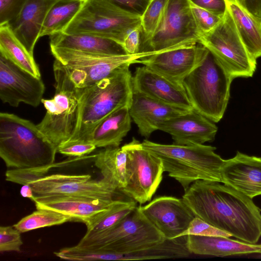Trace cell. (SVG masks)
<instances>
[{
	"instance_id": "19",
	"label": "cell",
	"mask_w": 261,
	"mask_h": 261,
	"mask_svg": "<svg viewBox=\"0 0 261 261\" xmlns=\"http://www.w3.org/2000/svg\"><path fill=\"white\" fill-rule=\"evenodd\" d=\"M222 183L251 199L261 196V158L238 151L225 160L221 170Z\"/></svg>"
},
{
	"instance_id": "16",
	"label": "cell",
	"mask_w": 261,
	"mask_h": 261,
	"mask_svg": "<svg viewBox=\"0 0 261 261\" xmlns=\"http://www.w3.org/2000/svg\"><path fill=\"white\" fill-rule=\"evenodd\" d=\"M206 49L198 43L164 50L140 59L137 63L172 81L181 83L201 61Z\"/></svg>"
},
{
	"instance_id": "3",
	"label": "cell",
	"mask_w": 261,
	"mask_h": 261,
	"mask_svg": "<svg viewBox=\"0 0 261 261\" xmlns=\"http://www.w3.org/2000/svg\"><path fill=\"white\" fill-rule=\"evenodd\" d=\"M146 150L162 161L164 172L186 190L198 180L222 183L221 170L225 160L215 152L216 148L204 144H163L144 140Z\"/></svg>"
},
{
	"instance_id": "24",
	"label": "cell",
	"mask_w": 261,
	"mask_h": 261,
	"mask_svg": "<svg viewBox=\"0 0 261 261\" xmlns=\"http://www.w3.org/2000/svg\"><path fill=\"white\" fill-rule=\"evenodd\" d=\"M50 37V47L108 56L127 55L123 45L114 40L83 33H56ZM129 55V54H128Z\"/></svg>"
},
{
	"instance_id": "15",
	"label": "cell",
	"mask_w": 261,
	"mask_h": 261,
	"mask_svg": "<svg viewBox=\"0 0 261 261\" xmlns=\"http://www.w3.org/2000/svg\"><path fill=\"white\" fill-rule=\"evenodd\" d=\"M138 208L166 239L181 237L195 217L182 199L172 196L156 197Z\"/></svg>"
},
{
	"instance_id": "14",
	"label": "cell",
	"mask_w": 261,
	"mask_h": 261,
	"mask_svg": "<svg viewBox=\"0 0 261 261\" xmlns=\"http://www.w3.org/2000/svg\"><path fill=\"white\" fill-rule=\"evenodd\" d=\"M45 86L38 77L0 53V98L3 103L17 107L23 102L37 107L41 102Z\"/></svg>"
},
{
	"instance_id": "6",
	"label": "cell",
	"mask_w": 261,
	"mask_h": 261,
	"mask_svg": "<svg viewBox=\"0 0 261 261\" xmlns=\"http://www.w3.org/2000/svg\"><path fill=\"white\" fill-rule=\"evenodd\" d=\"M53 70L55 94L51 99L42 98L41 102L46 112L37 126L57 150L60 145L70 140L76 132L83 89L75 86L56 59Z\"/></svg>"
},
{
	"instance_id": "9",
	"label": "cell",
	"mask_w": 261,
	"mask_h": 261,
	"mask_svg": "<svg viewBox=\"0 0 261 261\" xmlns=\"http://www.w3.org/2000/svg\"><path fill=\"white\" fill-rule=\"evenodd\" d=\"M165 240L137 206L111 228L99 233L85 234L77 245L126 254L155 246Z\"/></svg>"
},
{
	"instance_id": "11",
	"label": "cell",
	"mask_w": 261,
	"mask_h": 261,
	"mask_svg": "<svg viewBox=\"0 0 261 261\" xmlns=\"http://www.w3.org/2000/svg\"><path fill=\"white\" fill-rule=\"evenodd\" d=\"M50 50L75 86L81 89L93 86L124 64L137 63L140 59L162 51L108 56L54 47H50Z\"/></svg>"
},
{
	"instance_id": "41",
	"label": "cell",
	"mask_w": 261,
	"mask_h": 261,
	"mask_svg": "<svg viewBox=\"0 0 261 261\" xmlns=\"http://www.w3.org/2000/svg\"><path fill=\"white\" fill-rule=\"evenodd\" d=\"M253 16L261 19V0H234Z\"/></svg>"
},
{
	"instance_id": "30",
	"label": "cell",
	"mask_w": 261,
	"mask_h": 261,
	"mask_svg": "<svg viewBox=\"0 0 261 261\" xmlns=\"http://www.w3.org/2000/svg\"><path fill=\"white\" fill-rule=\"evenodd\" d=\"M86 0H59L48 11L40 37L63 32L79 11Z\"/></svg>"
},
{
	"instance_id": "12",
	"label": "cell",
	"mask_w": 261,
	"mask_h": 261,
	"mask_svg": "<svg viewBox=\"0 0 261 261\" xmlns=\"http://www.w3.org/2000/svg\"><path fill=\"white\" fill-rule=\"evenodd\" d=\"M201 32L190 0H169L152 36L140 52L161 51L199 43Z\"/></svg>"
},
{
	"instance_id": "22",
	"label": "cell",
	"mask_w": 261,
	"mask_h": 261,
	"mask_svg": "<svg viewBox=\"0 0 261 261\" xmlns=\"http://www.w3.org/2000/svg\"><path fill=\"white\" fill-rule=\"evenodd\" d=\"M58 1L27 0L17 17L8 24L32 56L47 13Z\"/></svg>"
},
{
	"instance_id": "28",
	"label": "cell",
	"mask_w": 261,
	"mask_h": 261,
	"mask_svg": "<svg viewBox=\"0 0 261 261\" xmlns=\"http://www.w3.org/2000/svg\"><path fill=\"white\" fill-rule=\"evenodd\" d=\"M0 53L34 76L41 77L33 56L17 39L8 25L0 26Z\"/></svg>"
},
{
	"instance_id": "34",
	"label": "cell",
	"mask_w": 261,
	"mask_h": 261,
	"mask_svg": "<svg viewBox=\"0 0 261 261\" xmlns=\"http://www.w3.org/2000/svg\"><path fill=\"white\" fill-rule=\"evenodd\" d=\"M20 232L13 226L0 227V252H20L23 244Z\"/></svg>"
},
{
	"instance_id": "31",
	"label": "cell",
	"mask_w": 261,
	"mask_h": 261,
	"mask_svg": "<svg viewBox=\"0 0 261 261\" xmlns=\"http://www.w3.org/2000/svg\"><path fill=\"white\" fill-rule=\"evenodd\" d=\"M72 220L67 215L55 211L37 209L20 219L13 226L21 233L47 226L60 225Z\"/></svg>"
},
{
	"instance_id": "26",
	"label": "cell",
	"mask_w": 261,
	"mask_h": 261,
	"mask_svg": "<svg viewBox=\"0 0 261 261\" xmlns=\"http://www.w3.org/2000/svg\"><path fill=\"white\" fill-rule=\"evenodd\" d=\"M239 35L249 53L261 57V19L253 16L234 0H225Z\"/></svg>"
},
{
	"instance_id": "20",
	"label": "cell",
	"mask_w": 261,
	"mask_h": 261,
	"mask_svg": "<svg viewBox=\"0 0 261 261\" xmlns=\"http://www.w3.org/2000/svg\"><path fill=\"white\" fill-rule=\"evenodd\" d=\"M190 110L163 103L134 90L129 107L140 134L146 138L164 121Z\"/></svg>"
},
{
	"instance_id": "4",
	"label": "cell",
	"mask_w": 261,
	"mask_h": 261,
	"mask_svg": "<svg viewBox=\"0 0 261 261\" xmlns=\"http://www.w3.org/2000/svg\"><path fill=\"white\" fill-rule=\"evenodd\" d=\"M130 64H123L109 76L83 89L76 130L69 141H85L107 115L121 107H129L133 93Z\"/></svg>"
},
{
	"instance_id": "5",
	"label": "cell",
	"mask_w": 261,
	"mask_h": 261,
	"mask_svg": "<svg viewBox=\"0 0 261 261\" xmlns=\"http://www.w3.org/2000/svg\"><path fill=\"white\" fill-rule=\"evenodd\" d=\"M233 79L214 56L206 50L181 84L193 109L214 123L223 117Z\"/></svg>"
},
{
	"instance_id": "29",
	"label": "cell",
	"mask_w": 261,
	"mask_h": 261,
	"mask_svg": "<svg viewBox=\"0 0 261 261\" xmlns=\"http://www.w3.org/2000/svg\"><path fill=\"white\" fill-rule=\"evenodd\" d=\"M136 207L137 202L132 199H116L108 208L85 221L86 234L99 233L111 228L130 214Z\"/></svg>"
},
{
	"instance_id": "21",
	"label": "cell",
	"mask_w": 261,
	"mask_h": 261,
	"mask_svg": "<svg viewBox=\"0 0 261 261\" xmlns=\"http://www.w3.org/2000/svg\"><path fill=\"white\" fill-rule=\"evenodd\" d=\"M117 199L104 200L73 195L35 196L37 209H47L67 215L72 220L85 222L96 214L107 209Z\"/></svg>"
},
{
	"instance_id": "42",
	"label": "cell",
	"mask_w": 261,
	"mask_h": 261,
	"mask_svg": "<svg viewBox=\"0 0 261 261\" xmlns=\"http://www.w3.org/2000/svg\"><path fill=\"white\" fill-rule=\"evenodd\" d=\"M20 195L24 198H27L34 201L35 198V194L34 191L30 185L28 184L22 185L20 190Z\"/></svg>"
},
{
	"instance_id": "2",
	"label": "cell",
	"mask_w": 261,
	"mask_h": 261,
	"mask_svg": "<svg viewBox=\"0 0 261 261\" xmlns=\"http://www.w3.org/2000/svg\"><path fill=\"white\" fill-rule=\"evenodd\" d=\"M57 150L37 125L11 113L0 114V156L8 168H34L55 163Z\"/></svg>"
},
{
	"instance_id": "23",
	"label": "cell",
	"mask_w": 261,
	"mask_h": 261,
	"mask_svg": "<svg viewBox=\"0 0 261 261\" xmlns=\"http://www.w3.org/2000/svg\"><path fill=\"white\" fill-rule=\"evenodd\" d=\"M187 247L191 253L225 257L261 253V244H250L219 236L187 235Z\"/></svg>"
},
{
	"instance_id": "43",
	"label": "cell",
	"mask_w": 261,
	"mask_h": 261,
	"mask_svg": "<svg viewBox=\"0 0 261 261\" xmlns=\"http://www.w3.org/2000/svg\"><path fill=\"white\" fill-rule=\"evenodd\" d=\"M258 257L261 258V253L259 254V255L258 256Z\"/></svg>"
},
{
	"instance_id": "25",
	"label": "cell",
	"mask_w": 261,
	"mask_h": 261,
	"mask_svg": "<svg viewBox=\"0 0 261 261\" xmlns=\"http://www.w3.org/2000/svg\"><path fill=\"white\" fill-rule=\"evenodd\" d=\"M128 106L115 110L102 119L88 135L85 141L96 147H119L131 128Z\"/></svg>"
},
{
	"instance_id": "33",
	"label": "cell",
	"mask_w": 261,
	"mask_h": 261,
	"mask_svg": "<svg viewBox=\"0 0 261 261\" xmlns=\"http://www.w3.org/2000/svg\"><path fill=\"white\" fill-rule=\"evenodd\" d=\"M191 9L201 33H205L213 30L221 21L222 17L200 8L190 2Z\"/></svg>"
},
{
	"instance_id": "36",
	"label": "cell",
	"mask_w": 261,
	"mask_h": 261,
	"mask_svg": "<svg viewBox=\"0 0 261 261\" xmlns=\"http://www.w3.org/2000/svg\"><path fill=\"white\" fill-rule=\"evenodd\" d=\"M96 146L93 143L84 141H68L57 149V152L71 157H81L90 154Z\"/></svg>"
},
{
	"instance_id": "39",
	"label": "cell",
	"mask_w": 261,
	"mask_h": 261,
	"mask_svg": "<svg viewBox=\"0 0 261 261\" xmlns=\"http://www.w3.org/2000/svg\"><path fill=\"white\" fill-rule=\"evenodd\" d=\"M196 6L223 17L227 10L225 0H190Z\"/></svg>"
},
{
	"instance_id": "10",
	"label": "cell",
	"mask_w": 261,
	"mask_h": 261,
	"mask_svg": "<svg viewBox=\"0 0 261 261\" xmlns=\"http://www.w3.org/2000/svg\"><path fill=\"white\" fill-rule=\"evenodd\" d=\"M199 43L210 50L233 79L253 76L256 59L243 44L227 9L213 30L201 33Z\"/></svg>"
},
{
	"instance_id": "1",
	"label": "cell",
	"mask_w": 261,
	"mask_h": 261,
	"mask_svg": "<svg viewBox=\"0 0 261 261\" xmlns=\"http://www.w3.org/2000/svg\"><path fill=\"white\" fill-rule=\"evenodd\" d=\"M220 183L196 180L181 199L195 217L242 241L256 244L261 237V209L252 199Z\"/></svg>"
},
{
	"instance_id": "18",
	"label": "cell",
	"mask_w": 261,
	"mask_h": 261,
	"mask_svg": "<svg viewBox=\"0 0 261 261\" xmlns=\"http://www.w3.org/2000/svg\"><path fill=\"white\" fill-rule=\"evenodd\" d=\"M158 130L170 134L173 144L188 145L213 142L218 127L214 122L193 109L164 121Z\"/></svg>"
},
{
	"instance_id": "17",
	"label": "cell",
	"mask_w": 261,
	"mask_h": 261,
	"mask_svg": "<svg viewBox=\"0 0 261 261\" xmlns=\"http://www.w3.org/2000/svg\"><path fill=\"white\" fill-rule=\"evenodd\" d=\"M133 90L163 103L184 108L193 107L181 83L175 82L143 66L132 76Z\"/></svg>"
},
{
	"instance_id": "35",
	"label": "cell",
	"mask_w": 261,
	"mask_h": 261,
	"mask_svg": "<svg viewBox=\"0 0 261 261\" xmlns=\"http://www.w3.org/2000/svg\"><path fill=\"white\" fill-rule=\"evenodd\" d=\"M189 234L219 236L225 238L232 237L229 233L209 224L197 217H194L188 229L181 234V236Z\"/></svg>"
},
{
	"instance_id": "27",
	"label": "cell",
	"mask_w": 261,
	"mask_h": 261,
	"mask_svg": "<svg viewBox=\"0 0 261 261\" xmlns=\"http://www.w3.org/2000/svg\"><path fill=\"white\" fill-rule=\"evenodd\" d=\"M126 159L122 146L109 147L97 153L94 160L102 177L120 192L126 184Z\"/></svg>"
},
{
	"instance_id": "13",
	"label": "cell",
	"mask_w": 261,
	"mask_h": 261,
	"mask_svg": "<svg viewBox=\"0 0 261 261\" xmlns=\"http://www.w3.org/2000/svg\"><path fill=\"white\" fill-rule=\"evenodd\" d=\"M122 147L127 153L126 184L120 192L143 204L151 200L162 180V162L135 138Z\"/></svg>"
},
{
	"instance_id": "8",
	"label": "cell",
	"mask_w": 261,
	"mask_h": 261,
	"mask_svg": "<svg viewBox=\"0 0 261 261\" xmlns=\"http://www.w3.org/2000/svg\"><path fill=\"white\" fill-rule=\"evenodd\" d=\"M141 16L112 0H86L63 32L92 35L123 45L127 35L141 26Z\"/></svg>"
},
{
	"instance_id": "40",
	"label": "cell",
	"mask_w": 261,
	"mask_h": 261,
	"mask_svg": "<svg viewBox=\"0 0 261 261\" xmlns=\"http://www.w3.org/2000/svg\"><path fill=\"white\" fill-rule=\"evenodd\" d=\"M122 7L142 15L150 0H112Z\"/></svg>"
},
{
	"instance_id": "38",
	"label": "cell",
	"mask_w": 261,
	"mask_h": 261,
	"mask_svg": "<svg viewBox=\"0 0 261 261\" xmlns=\"http://www.w3.org/2000/svg\"><path fill=\"white\" fill-rule=\"evenodd\" d=\"M141 32V26L137 27L125 38L122 45L127 54L134 55L140 53Z\"/></svg>"
},
{
	"instance_id": "37",
	"label": "cell",
	"mask_w": 261,
	"mask_h": 261,
	"mask_svg": "<svg viewBox=\"0 0 261 261\" xmlns=\"http://www.w3.org/2000/svg\"><path fill=\"white\" fill-rule=\"evenodd\" d=\"M27 0H0V26L8 25L20 14Z\"/></svg>"
},
{
	"instance_id": "32",
	"label": "cell",
	"mask_w": 261,
	"mask_h": 261,
	"mask_svg": "<svg viewBox=\"0 0 261 261\" xmlns=\"http://www.w3.org/2000/svg\"><path fill=\"white\" fill-rule=\"evenodd\" d=\"M169 0H150L141 16V46L154 34Z\"/></svg>"
},
{
	"instance_id": "7",
	"label": "cell",
	"mask_w": 261,
	"mask_h": 261,
	"mask_svg": "<svg viewBox=\"0 0 261 261\" xmlns=\"http://www.w3.org/2000/svg\"><path fill=\"white\" fill-rule=\"evenodd\" d=\"M6 180L28 184L35 196L73 195L93 198L114 200L118 191L103 178H92L89 174H48L44 167L11 169L5 173Z\"/></svg>"
}]
</instances>
